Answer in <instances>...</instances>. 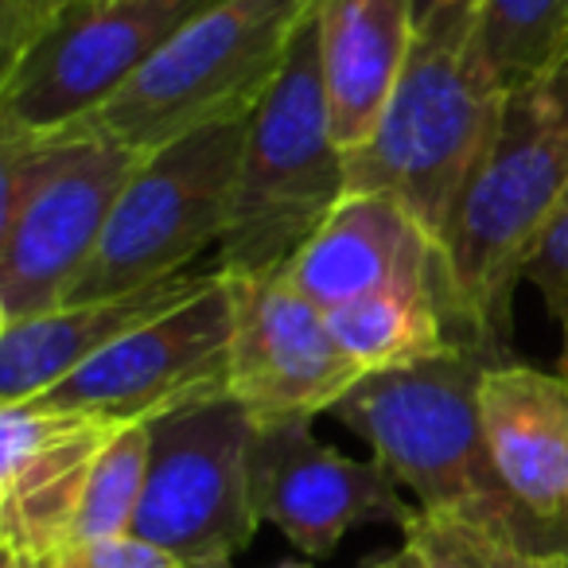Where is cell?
Instances as JSON below:
<instances>
[{
    "instance_id": "cell-13",
    "label": "cell",
    "mask_w": 568,
    "mask_h": 568,
    "mask_svg": "<svg viewBox=\"0 0 568 568\" xmlns=\"http://www.w3.org/2000/svg\"><path fill=\"white\" fill-rule=\"evenodd\" d=\"M125 420L59 409L40 397L0 405V549H63L90 471Z\"/></svg>"
},
{
    "instance_id": "cell-8",
    "label": "cell",
    "mask_w": 568,
    "mask_h": 568,
    "mask_svg": "<svg viewBox=\"0 0 568 568\" xmlns=\"http://www.w3.org/2000/svg\"><path fill=\"white\" fill-rule=\"evenodd\" d=\"M257 420L222 397L152 420L144 495L129 534L187 568H230L257 537L250 440Z\"/></svg>"
},
{
    "instance_id": "cell-26",
    "label": "cell",
    "mask_w": 568,
    "mask_h": 568,
    "mask_svg": "<svg viewBox=\"0 0 568 568\" xmlns=\"http://www.w3.org/2000/svg\"><path fill=\"white\" fill-rule=\"evenodd\" d=\"M483 0H417V20L433 17L440 9H479Z\"/></svg>"
},
{
    "instance_id": "cell-7",
    "label": "cell",
    "mask_w": 568,
    "mask_h": 568,
    "mask_svg": "<svg viewBox=\"0 0 568 568\" xmlns=\"http://www.w3.org/2000/svg\"><path fill=\"white\" fill-rule=\"evenodd\" d=\"M250 118L199 129L136 164L63 308L187 273L206 245L222 242Z\"/></svg>"
},
{
    "instance_id": "cell-22",
    "label": "cell",
    "mask_w": 568,
    "mask_h": 568,
    "mask_svg": "<svg viewBox=\"0 0 568 568\" xmlns=\"http://www.w3.org/2000/svg\"><path fill=\"white\" fill-rule=\"evenodd\" d=\"M526 281L541 293L545 312H549L552 327L560 335L557 371L568 374V183L557 195V203H552L534 250H529Z\"/></svg>"
},
{
    "instance_id": "cell-30",
    "label": "cell",
    "mask_w": 568,
    "mask_h": 568,
    "mask_svg": "<svg viewBox=\"0 0 568 568\" xmlns=\"http://www.w3.org/2000/svg\"><path fill=\"white\" fill-rule=\"evenodd\" d=\"M565 568H568V545H565Z\"/></svg>"
},
{
    "instance_id": "cell-3",
    "label": "cell",
    "mask_w": 568,
    "mask_h": 568,
    "mask_svg": "<svg viewBox=\"0 0 568 568\" xmlns=\"http://www.w3.org/2000/svg\"><path fill=\"white\" fill-rule=\"evenodd\" d=\"M568 183V71L506 98L495 144L467 180L440 242L452 308L471 347L510 355L514 288Z\"/></svg>"
},
{
    "instance_id": "cell-24",
    "label": "cell",
    "mask_w": 568,
    "mask_h": 568,
    "mask_svg": "<svg viewBox=\"0 0 568 568\" xmlns=\"http://www.w3.org/2000/svg\"><path fill=\"white\" fill-rule=\"evenodd\" d=\"M79 0H0V71L17 63Z\"/></svg>"
},
{
    "instance_id": "cell-27",
    "label": "cell",
    "mask_w": 568,
    "mask_h": 568,
    "mask_svg": "<svg viewBox=\"0 0 568 568\" xmlns=\"http://www.w3.org/2000/svg\"><path fill=\"white\" fill-rule=\"evenodd\" d=\"M0 568H36L32 557H24V552H0Z\"/></svg>"
},
{
    "instance_id": "cell-16",
    "label": "cell",
    "mask_w": 568,
    "mask_h": 568,
    "mask_svg": "<svg viewBox=\"0 0 568 568\" xmlns=\"http://www.w3.org/2000/svg\"><path fill=\"white\" fill-rule=\"evenodd\" d=\"M483 433L510 495L568 537V374L495 363L479 382Z\"/></svg>"
},
{
    "instance_id": "cell-1",
    "label": "cell",
    "mask_w": 568,
    "mask_h": 568,
    "mask_svg": "<svg viewBox=\"0 0 568 568\" xmlns=\"http://www.w3.org/2000/svg\"><path fill=\"white\" fill-rule=\"evenodd\" d=\"M506 90L479 48V9L417 20L409 59L374 133L343 152L347 195H386L436 245L467 180L495 144Z\"/></svg>"
},
{
    "instance_id": "cell-6",
    "label": "cell",
    "mask_w": 568,
    "mask_h": 568,
    "mask_svg": "<svg viewBox=\"0 0 568 568\" xmlns=\"http://www.w3.org/2000/svg\"><path fill=\"white\" fill-rule=\"evenodd\" d=\"M308 12L312 0H214L82 125L152 156L199 129L250 118Z\"/></svg>"
},
{
    "instance_id": "cell-10",
    "label": "cell",
    "mask_w": 568,
    "mask_h": 568,
    "mask_svg": "<svg viewBox=\"0 0 568 568\" xmlns=\"http://www.w3.org/2000/svg\"><path fill=\"white\" fill-rule=\"evenodd\" d=\"M230 347H234V288L230 276L180 312L125 335L40 397L59 409L98 417L160 420L230 397Z\"/></svg>"
},
{
    "instance_id": "cell-4",
    "label": "cell",
    "mask_w": 568,
    "mask_h": 568,
    "mask_svg": "<svg viewBox=\"0 0 568 568\" xmlns=\"http://www.w3.org/2000/svg\"><path fill=\"white\" fill-rule=\"evenodd\" d=\"M141 160L87 125L0 133V324L63 308Z\"/></svg>"
},
{
    "instance_id": "cell-17",
    "label": "cell",
    "mask_w": 568,
    "mask_h": 568,
    "mask_svg": "<svg viewBox=\"0 0 568 568\" xmlns=\"http://www.w3.org/2000/svg\"><path fill=\"white\" fill-rule=\"evenodd\" d=\"M332 133L343 152L374 133L417 36V0H312Z\"/></svg>"
},
{
    "instance_id": "cell-14",
    "label": "cell",
    "mask_w": 568,
    "mask_h": 568,
    "mask_svg": "<svg viewBox=\"0 0 568 568\" xmlns=\"http://www.w3.org/2000/svg\"><path fill=\"white\" fill-rule=\"evenodd\" d=\"M281 273L296 293H304L324 312L405 284H436L448 293L440 245L417 226L405 206L386 195H343L324 226L296 250V257Z\"/></svg>"
},
{
    "instance_id": "cell-20",
    "label": "cell",
    "mask_w": 568,
    "mask_h": 568,
    "mask_svg": "<svg viewBox=\"0 0 568 568\" xmlns=\"http://www.w3.org/2000/svg\"><path fill=\"white\" fill-rule=\"evenodd\" d=\"M402 534L425 568H565V545L541 549L459 514L417 506Z\"/></svg>"
},
{
    "instance_id": "cell-21",
    "label": "cell",
    "mask_w": 568,
    "mask_h": 568,
    "mask_svg": "<svg viewBox=\"0 0 568 568\" xmlns=\"http://www.w3.org/2000/svg\"><path fill=\"white\" fill-rule=\"evenodd\" d=\"M149 420H136V425L121 428L113 436L110 448L98 456L94 471H90L87 495H82V506L74 514L67 545L110 541V537H125L133 529L136 506H141L144 495V471H149Z\"/></svg>"
},
{
    "instance_id": "cell-28",
    "label": "cell",
    "mask_w": 568,
    "mask_h": 568,
    "mask_svg": "<svg viewBox=\"0 0 568 568\" xmlns=\"http://www.w3.org/2000/svg\"><path fill=\"white\" fill-rule=\"evenodd\" d=\"M273 568H312V565H293V560H281V565H273Z\"/></svg>"
},
{
    "instance_id": "cell-19",
    "label": "cell",
    "mask_w": 568,
    "mask_h": 568,
    "mask_svg": "<svg viewBox=\"0 0 568 568\" xmlns=\"http://www.w3.org/2000/svg\"><path fill=\"white\" fill-rule=\"evenodd\" d=\"M479 48L506 94L549 79L568 51V0H483Z\"/></svg>"
},
{
    "instance_id": "cell-18",
    "label": "cell",
    "mask_w": 568,
    "mask_h": 568,
    "mask_svg": "<svg viewBox=\"0 0 568 568\" xmlns=\"http://www.w3.org/2000/svg\"><path fill=\"white\" fill-rule=\"evenodd\" d=\"M335 339L366 374L402 371L467 347L448 293L436 284H405L358 296L327 312Z\"/></svg>"
},
{
    "instance_id": "cell-29",
    "label": "cell",
    "mask_w": 568,
    "mask_h": 568,
    "mask_svg": "<svg viewBox=\"0 0 568 568\" xmlns=\"http://www.w3.org/2000/svg\"><path fill=\"white\" fill-rule=\"evenodd\" d=\"M557 71H568V51H565V63H560V67H557Z\"/></svg>"
},
{
    "instance_id": "cell-15",
    "label": "cell",
    "mask_w": 568,
    "mask_h": 568,
    "mask_svg": "<svg viewBox=\"0 0 568 568\" xmlns=\"http://www.w3.org/2000/svg\"><path fill=\"white\" fill-rule=\"evenodd\" d=\"M219 281V265L206 268V273L187 268V273L152 281L144 288H133V293L71 304V308L17 320V324H0V405L43 397L63 378H71L79 366L110 351L113 343L180 312L183 304L203 296Z\"/></svg>"
},
{
    "instance_id": "cell-12",
    "label": "cell",
    "mask_w": 568,
    "mask_h": 568,
    "mask_svg": "<svg viewBox=\"0 0 568 568\" xmlns=\"http://www.w3.org/2000/svg\"><path fill=\"white\" fill-rule=\"evenodd\" d=\"M250 503L308 557H327L366 521L405 529L413 506L378 459H351L316 440L308 417L257 420L250 440Z\"/></svg>"
},
{
    "instance_id": "cell-2",
    "label": "cell",
    "mask_w": 568,
    "mask_h": 568,
    "mask_svg": "<svg viewBox=\"0 0 568 568\" xmlns=\"http://www.w3.org/2000/svg\"><path fill=\"white\" fill-rule=\"evenodd\" d=\"M506 358L514 355L459 347L417 366L366 374L332 417L374 452L397 487L417 495L420 510L459 514L541 549H560L568 537L545 529L510 495L483 433L479 382Z\"/></svg>"
},
{
    "instance_id": "cell-5",
    "label": "cell",
    "mask_w": 568,
    "mask_h": 568,
    "mask_svg": "<svg viewBox=\"0 0 568 568\" xmlns=\"http://www.w3.org/2000/svg\"><path fill=\"white\" fill-rule=\"evenodd\" d=\"M347 195V164L332 133L316 12L301 24L281 79L250 118L219 268L237 281L281 273Z\"/></svg>"
},
{
    "instance_id": "cell-25",
    "label": "cell",
    "mask_w": 568,
    "mask_h": 568,
    "mask_svg": "<svg viewBox=\"0 0 568 568\" xmlns=\"http://www.w3.org/2000/svg\"><path fill=\"white\" fill-rule=\"evenodd\" d=\"M358 568H425V565H420V557L409 549V545H402V549H394V552H382V557L363 560Z\"/></svg>"
},
{
    "instance_id": "cell-11",
    "label": "cell",
    "mask_w": 568,
    "mask_h": 568,
    "mask_svg": "<svg viewBox=\"0 0 568 568\" xmlns=\"http://www.w3.org/2000/svg\"><path fill=\"white\" fill-rule=\"evenodd\" d=\"M234 288V347L230 397L253 420L332 413L366 371L335 339L320 304L296 293L284 273L250 276Z\"/></svg>"
},
{
    "instance_id": "cell-9",
    "label": "cell",
    "mask_w": 568,
    "mask_h": 568,
    "mask_svg": "<svg viewBox=\"0 0 568 568\" xmlns=\"http://www.w3.org/2000/svg\"><path fill=\"white\" fill-rule=\"evenodd\" d=\"M214 0H79L0 71V133H59L94 118Z\"/></svg>"
},
{
    "instance_id": "cell-23",
    "label": "cell",
    "mask_w": 568,
    "mask_h": 568,
    "mask_svg": "<svg viewBox=\"0 0 568 568\" xmlns=\"http://www.w3.org/2000/svg\"><path fill=\"white\" fill-rule=\"evenodd\" d=\"M36 568H187L175 560L168 549L141 541V537H110V541H90V545H67V549H51L43 557H32Z\"/></svg>"
}]
</instances>
